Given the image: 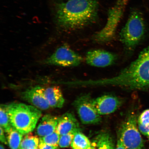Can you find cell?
Instances as JSON below:
<instances>
[{
	"mask_svg": "<svg viewBox=\"0 0 149 149\" xmlns=\"http://www.w3.org/2000/svg\"><path fill=\"white\" fill-rule=\"evenodd\" d=\"M0 124L7 133L10 130L12 126L4 105H1L0 107Z\"/></svg>",
	"mask_w": 149,
	"mask_h": 149,
	"instance_id": "ac0fdd59",
	"label": "cell"
},
{
	"mask_svg": "<svg viewBox=\"0 0 149 149\" xmlns=\"http://www.w3.org/2000/svg\"><path fill=\"white\" fill-rule=\"evenodd\" d=\"M145 32L142 14L139 11H133L120 34V40L126 51L129 53L133 52L144 37Z\"/></svg>",
	"mask_w": 149,
	"mask_h": 149,
	"instance_id": "277c9868",
	"label": "cell"
},
{
	"mask_svg": "<svg viewBox=\"0 0 149 149\" xmlns=\"http://www.w3.org/2000/svg\"><path fill=\"white\" fill-rule=\"evenodd\" d=\"M25 135L22 139L20 149H38L40 139L36 136L33 135L31 133Z\"/></svg>",
	"mask_w": 149,
	"mask_h": 149,
	"instance_id": "e0dca14e",
	"label": "cell"
},
{
	"mask_svg": "<svg viewBox=\"0 0 149 149\" xmlns=\"http://www.w3.org/2000/svg\"><path fill=\"white\" fill-rule=\"evenodd\" d=\"M45 88L36 86L26 89L20 93L22 99L40 110H45L50 107L44 94Z\"/></svg>",
	"mask_w": 149,
	"mask_h": 149,
	"instance_id": "30bf717a",
	"label": "cell"
},
{
	"mask_svg": "<svg viewBox=\"0 0 149 149\" xmlns=\"http://www.w3.org/2000/svg\"><path fill=\"white\" fill-rule=\"evenodd\" d=\"M92 100L91 94L86 93L77 97L73 102L80 120L84 124H97L102 120L101 115L93 105Z\"/></svg>",
	"mask_w": 149,
	"mask_h": 149,
	"instance_id": "8992f818",
	"label": "cell"
},
{
	"mask_svg": "<svg viewBox=\"0 0 149 149\" xmlns=\"http://www.w3.org/2000/svg\"><path fill=\"white\" fill-rule=\"evenodd\" d=\"M5 132L3 128L1 127H0V141L3 144L7 145L8 143L7 142V139L5 136Z\"/></svg>",
	"mask_w": 149,
	"mask_h": 149,
	"instance_id": "cb8c5ba5",
	"label": "cell"
},
{
	"mask_svg": "<svg viewBox=\"0 0 149 149\" xmlns=\"http://www.w3.org/2000/svg\"><path fill=\"white\" fill-rule=\"evenodd\" d=\"M148 138L149 140V137H148Z\"/></svg>",
	"mask_w": 149,
	"mask_h": 149,
	"instance_id": "4316f807",
	"label": "cell"
},
{
	"mask_svg": "<svg viewBox=\"0 0 149 149\" xmlns=\"http://www.w3.org/2000/svg\"><path fill=\"white\" fill-rule=\"evenodd\" d=\"M57 8V22L64 29H81L98 18V0H68L58 5Z\"/></svg>",
	"mask_w": 149,
	"mask_h": 149,
	"instance_id": "7a4b0ae2",
	"label": "cell"
},
{
	"mask_svg": "<svg viewBox=\"0 0 149 149\" xmlns=\"http://www.w3.org/2000/svg\"><path fill=\"white\" fill-rule=\"evenodd\" d=\"M0 149H5L3 144H1L0 145Z\"/></svg>",
	"mask_w": 149,
	"mask_h": 149,
	"instance_id": "484cf974",
	"label": "cell"
},
{
	"mask_svg": "<svg viewBox=\"0 0 149 149\" xmlns=\"http://www.w3.org/2000/svg\"><path fill=\"white\" fill-rule=\"evenodd\" d=\"M137 124L136 117L132 113L121 127L119 138L126 149H143L144 143Z\"/></svg>",
	"mask_w": 149,
	"mask_h": 149,
	"instance_id": "5b68a950",
	"label": "cell"
},
{
	"mask_svg": "<svg viewBox=\"0 0 149 149\" xmlns=\"http://www.w3.org/2000/svg\"><path fill=\"white\" fill-rule=\"evenodd\" d=\"M117 56L114 53L102 49L91 50L87 52L86 61L91 66L105 68L116 62Z\"/></svg>",
	"mask_w": 149,
	"mask_h": 149,
	"instance_id": "9c48e42d",
	"label": "cell"
},
{
	"mask_svg": "<svg viewBox=\"0 0 149 149\" xmlns=\"http://www.w3.org/2000/svg\"></svg>",
	"mask_w": 149,
	"mask_h": 149,
	"instance_id": "83f0119b",
	"label": "cell"
},
{
	"mask_svg": "<svg viewBox=\"0 0 149 149\" xmlns=\"http://www.w3.org/2000/svg\"><path fill=\"white\" fill-rule=\"evenodd\" d=\"M4 105L13 127L23 135L34 130L42 116L40 110L32 105L17 102Z\"/></svg>",
	"mask_w": 149,
	"mask_h": 149,
	"instance_id": "3957f363",
	"label": "cell"
},
{
	"mask_svg": "<svg viewBox=\"0 0 149 149\" xmlns=\"http://www.w3.org/2000/svg\"><path fill=\"white\" fill-rule=\"evenodd\" d=\"M80 130V129L76 130L66 134L61 135L59 141V147L63 148H68L70 146L75 134Z\"/></svg>",
	"mask_w": 149,
	"mask_h": 149,
	"instance_id": "ffe728a7",
	"label": "cell"
},
{
	"mask_svg": "<svg viewBox=\"0 0 149 149\" xmlns=\"http://www.w3.org/2000/svg\"><path fill=\"white\" fill-rule=\"evenodd\" d=\"M91 149H115L114 141L109 133L102 132L98 134L92 141Z\"/></svg>",
	"mask_w": 149,
	"mask_h": 149,
	"instance_id": "5bb4252c",
	"label": "cell"
},
{
	"mask_svg": "<svg viewBox=\"0 0 149 149\" xmlns=\"http://www.w3.org/2000/svg\"><path fill=\"white\" fill-rule=\"evenodd\" d=\"M80 129L79 123L75 116L73 113L68 112L59 117L56 130L62 135Z\"/></svg>",
	"mask_w": 149,
	"mask_h": 149,
	"instance_id": "8fae6325",
	"label": "cell"
},
{
	"mask_svg": "<svg viewBox=\"0 0 149 149\" xmlns=\"http://www.w3.org/2000/svg\"><path fill=\"white\" fill-rule=\"evenodd\" d=\"M70 146L72 149H91L92 141L80 130L74 135Z\"/></svg>",
	"mask_w": 149,
	"mask_h": 149,
	"instance_id": "9a60e30c",
	"label": "cell"
},
{
	"mask_svg": "<svg viewBox=\"0 0 149 149\" xmlns=\"http://www.w3.org/2000/svg\"><path fill=\"white\" fill-rule=\"evenodd\" d=\"M94 87L113 86L128 90L149 87V46L137 58L113 77L93 80Z\"/></svg>",
	"mask_w": 149,
	"mask_h": 149,
	"instance_id": "6da1fadb",
	"label": "cell"
},
{
	"mask_svg": "<svg viewBox=\"0 0 149 149\" xmlns=\"http://www.w3.org/2000/svg\"><path fill=\"white\" fill-rule=\"evenodd\" d=\"M44 94L50 107L61 109L64 106L65 100L59 86H54L45 89Z\"/></svg>",
	"mask_w": 149,
	"mask_h": 149,
	"instance_id": "4fadbf2b",
	"label": "cell"
},
{
	"mask_svg": "<svg viewBox=\"0 0 149 149\" xmlns=\"http://www.w3.org/2000/svg\"><path fill=\"white\" fill-rule=\"evenodd\" d=\"M38 149H59V147L51 146L43 142L40 139Z\"/></svg>",
	"mask_w": 149,
	"mask_h": 149,
	"instance_id": "7402d4cb",
	"label": "cell"
},
{
	"mask_svg": "<svg viewBox=\"0 0 149 149\" xmlns=\"http://www.w3.org/2000/svg\"><path fill=\"white\" fill-rule=\"evenodd\" d=\"M115 149H126L122 141L119 138L117 141L116 148Z\"/></svg>",
	"mask_w": 149,
	"mask_h": 149,
	"instance_id": "d4e9b609",
	"label": "cell"
},
{
	"mask_svg": "<svg viewBox=\"0 0 149 149\" xmlns=\"http://www.w3.org/2000/svg\"><path fill=\"white\" fill-rule=\"evenodd\" d=\"M7 140L11 149H20L23 135L12 127L7 133Z\"/></svg>",
	"mask_w": 149,
	"mask_h": 149,
	"instance_id": "2e32d148",
	"label": "cell"
},
{
	"mask_svg": "<svg viewBox=\"0 0 149 149\" xmlns=\"http://www.w3.org/2000/svg\"><path fill=\"white\" fill-rule=\"evenodd\" d=\"M59 117L50 114L44 115L37 127V134L41 137L53 133L56 129Z\"/></svg>",
	"mask_w": 149,
	"mask_h": 149,
	"instance_id": "7c38bea8",
	"label": "cell"
},
{
	"mask_svg": "<svg viewBox=\"0 0 149 149\" xmlns=\"http://www.w3.org/2000/svg\"></svg>",
	"mask_w": 149,
	"mask_h": 149,
	"instance_id": "f1b7e54d",
	"label": "cell"
},
{
	"mask_svg": "<svg viewBox=\"0 0 149 149\" xmlns=\"http://www.w3.org/2000/svg\"><path fill=\"white\" fill-rule=\"evenodd\" d=\"M60 136L56 130L51 134L40 137V139L46 144L52 146L59 147Z\"/></svg>",
	"mask_w": 149,
	"mask_h": 149,
	"instance_id": "d6986e66",
	"label": "cell"
},
{
	"mask_svg": "<svg viewBox=\"0 0 149 149\" xmlns=\"http://www.w3.org/2000/svg\"><path fill=\"white\" fill-rule=\"evenodd\" d=\"M137 122L138 124L144 127L149 125V109L145 110L141 113Z\"/></svg>",
	"mask_w": 149,
	"mask_h": 149,
	"instance_id": "44dd1931",
	"label": "cell"
},
{
	"mask_svg": "<svg viewBox=\"0 0 149 149\" xmlns=\"http://www.w3.org/2000/svg\"><path fill=\"white\" fill-rule=\"evenodd\" d=\"M83 61L80 55L68 46L64 45L56 50L44 61L45 64L63 67L79 66Z\"/></svg>",
	"mask_w": 149,
	"mask_h": 149,
	"instance_id": "52a82bcc",
	"label": "cell"
},
{
	"mask_svg": "<svg viewBox=\"0 0 149 149\" xmlns=\"http://www.w3.org/2000/svg\"><path fill=\"white\" fill-rule=\"evenodd\" d=\"M139 130L141 133L143 135L149 137V125L147 127H144L141 125L138 124Z\"/></svg>",
	"mask_w": 149,
	"mask_h": 149,
	"instance_id": "603a6c76",
	"label": "cell"
},
{
	"mask_svg": "<svg viewBox=\"0 0 149 149\" xmlns=\"http://www.w3.org/2000/svg\"><path fill=\"white\" fill-rule=\"evenodd\" d=\"M123 99L112 94H106L93 99L92 104L100 115L110 114L116 111L124 103Z\"/></svg>",
	"mask_w": 149,
	"mask_h": 149,
	"instance_id": "ba28073f",
	"label": "cell"
}]
</instances>
